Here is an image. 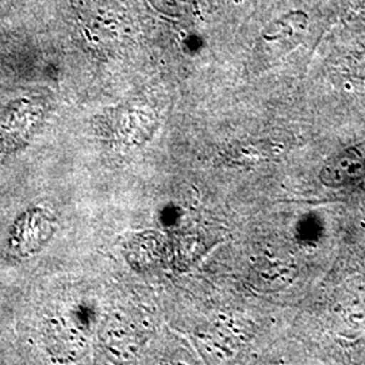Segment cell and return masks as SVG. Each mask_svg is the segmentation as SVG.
I'll use <instances>...</instances> for the list:
<instances>
[{
    "mask_svg": "<svg viewBox=\"0 0 365 365\" xmlns=\"http://www.w3.org/2000/svg\"><path fill=\"white\" fill-rule=\"evenodd\" d=\"M361 165L359 157L354 156L351 152H346L345 156H341L334 161V164L325 168L327 173V182H342L348 179L354 170H359Z\"/></svg>",
    "mask_w": 365,
    "mask_h": 365,
    "instance_id": "cell-2",
    "label": "cell"
},
{
    "mask_svg": "<svg viewBox=\"0 0 365 365\" xmlns=\"http://www.w3.org/2000/svg\"><path fill=\"white\" fill-rule=\"evenodd\" d=\"M309 25V18L303 11H291L280 18L274 19L261 33L264 42H288L291 39H298L304 36Z\"/></svg>",
    "mask_w": 365,
    "mask_h": 365,
    "instance_id": "cell-1",
    "label": "cell"
},
{
    "mask_svg": "<svg viewBox=\"0 0 365 365\" xmlns=\"http://www.w3.org/2000/svg\"><path fill=\"white\" fill-rule=\"evenodd\" d=\"M172 13H185L192 0H155Z\"/></svg>",
    "mask_w": 365,
    "mask_h": 365,
    "instance_id": "cell-3",
    "label": "cell"
}]
</instances>
